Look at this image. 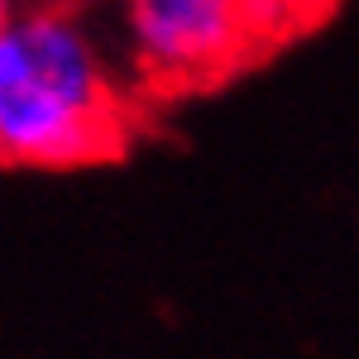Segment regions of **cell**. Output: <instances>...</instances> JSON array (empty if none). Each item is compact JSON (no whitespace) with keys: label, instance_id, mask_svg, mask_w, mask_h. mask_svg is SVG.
<instances>
[{"label":"cell","instance_id":"6da1fadb","mask_svg":"<svg viewBox=\"0 0 359 359\" xmlns=\"http://www.w3.org/2000/svg\"><path fill=\"white\" fill-rule=\"evenodd\" d=\"M144 111L67 10H25L0 29V168L111 163Z\"/></svg>","mask_w":359,"mask_h":359},{"label":"cell","instance_id":"7a4b0ae2","mask_svg":"<svg viewBox=\"0 0 359 359\" xmlns=\"http://www.w3.org/2000/svg\"><path fill=\"white\" fill-rule=\"evenodd\" d=\"M302 5L259 0H144L130 10L149 96L211 91L302 34Z\"/></svg>","mask_w":359,"mask_h":359},{"label":"cell","instance_id":"3957f363","mask_svg":"<svg viewBox=\"0 0 359 359\" xmlns=\"http://www.w3.org/2000/svg\"><path fill=\"white\" fill-rule=\"evenodd\" d=\"M5 20H10V10H5V5H0V29H5Z\"/></svg>","mask_w":359,"mask_h":359}]
</instances>
